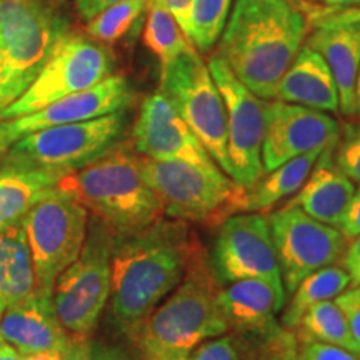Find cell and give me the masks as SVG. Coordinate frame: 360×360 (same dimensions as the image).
I'll return each instance as SVG.
<instances>
[{
	"instance_id": "74e56055",
	"label": "cell",
	"mask_w": 360,
	"mask_h": 360,
	"mask_svg": "<svg viewBox=\"0 0 360 360\" xmlns=\"http://www.w3.org/2000/svg\"><path fill=\"white\" fill-rule=\"evenodd\" d=\"M154 2L164 7L169 13H172V17L177 20L180 29L184 30V34H186V37H187L193 0H154Z\"/></svg>"
},
{
	"instance_id": "f6af8a7d",
	"label": "cell",
	"mask_w": 360,
	"mask_h": 360,
	"mask_svg": "<svg viewBox=\"0 0 360 360\" xmlns=\"http://www.w3.org/2000/svg\"><path fill=\"white\" fill-rule=\"evenodd\" d=\"M164 360H191L188 355H182V357H170V359H164Z\"/></svg>"
},
{
	"instance_id": "8d00e7d4",
	"label": "cell",
	"mask_w": 360,
	"mask_h": 360,
	"mask_svg": "<svg viewBox=\"0 0 360 360\" xmlns=\"http://www.w3.org/2000/svg\"><path fill=\"white\" fill-rule=\"evenodd\" d=\"M342 236L345 240H354L355 237L360 236V184L359 188H355L352 200L342 217L339 227Z\"/></svg>"
},
{
	"instance_id": "7402d4cb",
	"label": "cell",
	"mask_w": 360,
	"mask_h": 360,
	"mask_svg": "<svg viewBox=\"0 0 360 360\" xmlns=\"http://www.w3.org/2000/svg\"><path fill=\"white\" fill-rule=\"evenodd\" d=\"M276 101L322 112H339V89L327 62L307 44L300 47L277 87Z\"/></svg>"
},
{
	"instance_id": "d590c367",
	"label": "cell",
	"mask_w": 360,
	"mask_h": 360,
	"mask_svg": "<svg viewBox=\"0 0 360 360\" xmlns=\"http://www.w3.org/2000/svg\"><path fill=\"white\" fill-rule=\"evenodd\" d=\"M302 360H360V355L344 347L317 340H299Z\"/></svg>"
},
{
	"instance_id": "ba28073f",
	"label": "cell",
	"mask_w": 360,
	"mask_h": 360,
	"mask_svg": "<svg viewBox=\"0 0 360 360\" xmlns=\"http://www.w3.org/2000/svg\"><path fill=\"white\" fill-rule=\"evenodd\" d=\"M114 240V233L94 219L79 257L56 281L53 312L72 337H89L109 302Z\"/></svg>"
},
{
	"instance_id": "5b68a950",
	"label": "cell",
	"mask_w": 360,
	"mask_h": 360,
	"mask_svg": "<svg viewBox=\"0 0 360 360\" xmlns=\"http://www.w3.org/2000/svg\"><path fill=\"white\" fill-rule=\"evenodd\" d=\"M69 32L57 0H0V109L25 92Z\"/></svg>"
},
{
	"instance_id": "6da1fadb",
	"label": "cell",
	"mask_w": 360,
	"mask_h": 360,
	"mask_svg": "<svg viewBox=\"0 0 360 360\" xmlns=\"http://www.w3.org/2000/svg\"><path fill=\"white\" fill-rule=\"evenodd\" d=\"M200 245L179 219H159L150 227L115 237L112 249L110 317L130 339L157 305L182 281Z\"/></svg>"
},
{
	"instance_id": "4316f807",
	"label": "cell",
	"mask_w": 360,
	"mask_h": 360,
	"mask_svg": "<svg viewBox=\"0 0 360 360\" xmlns=\"http://www.w3.org/2000/svg\"><path fill=\"white\" fill-rule=\"evenodd\" d=\"M292 332L297 340H317L357 354L345 315L334 300H323L309 307Z\"/></svg>"
},
{
	"instance_id": "e0dca14e",
	"label": "cell",
	"mask_w": 360,
	"mask_h": 360,
	"mask_svg": "<svg viewBox=\"0 0 360 360\" xmlns=\"http://www.w3.org/2000/svg\"><path fill=\"white\" fill-rule=\"evenodd\" d=\"M307 45L327 62L339 89L340 112L355 115V82L360 69V7H323L307 15Z\"/></svg>"
},
{
	"instance_id": "30bf717a",
	"label": "cell",
	"mask_w": 360,
	"mask_h": 360,
	"mask_svg": "<svg viewBox=\"0 0 360 360\" xmlns=\"http://www.w3.org/2000/svg\"><path fill=\"white\" fill-rule=\"evenodd\" d=\"M114 64L105 44L70 30L58 40L25 92L0 109V120L32 114L58 98L92 87L114 74Z\"/></svg>"
},
{
	"instance_id": "4dcf8cb0",
	"label": "cell",
	"mask_w": 360,
	"mask_h": 360,
	"mask_svg": "<svg viewBox=\"0 0 360 360\" xmlns=\"http://www.w3.org/2000/svg\"><path fill=\"white\" fill-rule=\"evenodd\" d=\"M257 342H252L245 337L224 334L209 339L188 355L191 360H257L259 355Z\"/></svg>"
},
{
	"instance_id": "1f68e13d",
	"label": "cell",
	"mask_w": 360,
	"mask_h": 360,
	"mask_svg": "<svg viewBox=\"0 0 360 360\" xmlns=\"http://www.w3.org/2000/svg\"><path fill=\"white\" fill-rule=\"evenodd\" d=\"M62 360H137L119 345L92 340L89 337H72L62 352Z\"/></svg>"
},
{
	"instance_id": "d4e9b609",
	"label": "cell",
	"mask_w": 360,
	"mask_h": 360,
	"mask_svg": "<svg viewBox=\"0 0 360 360\" xmlns=\"http://www.w3.org/2000/svg\"><path fill=\"white\" fill-rule=\"evenodd\" d=\"M319 155H321L319 150L307 152L287 160L285 164L278 165L270 172H265L254 186L247 188L244 212L264 214L277 202L299 192Z\"/></svg>"
},
{
	"instance_id": "484cf974",
	"label": "cell",
	"mask_w": 360,
	"mask_h": 360,
	"mask_svg": "<svg viewBox=\"0 0 360 360\" xmlns=\"http://www.w3.org/2000/svg\"><path fill=\"white\" fill-rule=\"evenodd\" d=\"M350 283H352L350 276L344 267H337L332 264L315 270L292 292L294 297H292L289 307L282 314L281 326L287 330H294L305 310L317 302L335 299L347 289Z\"/></svg>"
},
{
	"instance_id": "f35d334b",
	"label": "cell",
	"mask_w": 360,
	"mask_h": 360,
	"mask_svg": "<svg viewBox=\"0 0 360 360\" xmlns=\"http://www.w3.org/2000/svg\"><path fill=\"white\" fill-rule=\"evenodd\" d=\"M342 267L350 276V282L360 285V236L350 240V245L342 255Z\"/></svg>"
},
{
	"instance_id": "f1b7e54d",
	"label": "cell",
	"mask_w": 360,
	"mask_h": 360,
	"mask_svg": "<svg viewBox=\"0 0 360 360\" xmlns=\"http://www.w3.org/2000/svg\"><path fill=\"white\" fill-rule=\"evenodd\" d=\"M232 4L233 0H193L187 39L197 52H209L219 42Z\"/></svg>"
},
{
	"instance_id": "83f0119b",
	"label": "cell",
	"mask_w": 360,
	"mask_h": 360,
	"mask_svg": "<svg viewBox=\"0 0 360 360\" xmlns=\"http://www.w3.org/2000/svg\"><path fill=\"white\" fill-rule=\"evenodd\" d=\"M147 11L148 17L143 30V44L159 58L160 65L169 64L184 52L191 51L192 45L172 13H169L154 0H148Z\"/></svg>"
},
{
	"instance_id": "44dd1931",
	"label": "cell",
	"mask_w": 360,
	"mask_h": 360,
	"mask_svg": "<svg viewBox=\"0 0 360 360\" xmlns=\"http://www.w3.org/2000/svg\"><path fill=\"white\" fill-rule=\"evenodd\" d=\"M334 150L335 147H330L321 152L307 180L289 204L300 207L305 214L319 222L339 227L354 197L355 186L337 167Z\"/></svg>"
},
{
	"instance_id": "ab89813d",
	"label": "cell",
	"mask_w": 360,
	"mask_h": 360,
	"mask_svg": "<svg viewBox=\"0 0 360 360\" xmlns=\"http://www.w3.org/2000/svg\"><path fill=\"white\" fill-rule=\"evenodd\" d=\"M74 2L75 12H77L79 19L89 22L90 19L101 13L103 8L114 6V4L124 2V0H72Z\"/></svg>"
},
{
	"instance_id": "277c9868",
	"label": "cell",
	"mask_w": 360,
	"mask_h": 360,
	"mask_svg": "<svg viewBox=\"0 0 360 360\" xmlns=\"http://www.w3.org/2000/svg\"><path fill=\"white\" fill-rule=\"evenodd\" d=\"M57 191L74 197L115 237L143 231L164 215L132 142L120 141L90 164L65 174Z\"/></svg>"
},
{
	"instance_id": "836d02e7",
	"label": "cell",
	"mask_w": 360,
	"mask_h": 360,
	"mask_svg": "<svg viewBox=\"0 0 360 360\" xmlns=\"http://www.w3.org/2000/svg\"><path fill=\"white\" fill-rule=\"evenodd\" d=\"M257 360H302L299 352V340L295 334L282 328L272 339L259 345Z\"/></svg>"
},
{
	"instance_id": "7bdbcfd3",
	"label": "cell",
	"mask_w": 360,
	"mask_h": 360,
	"mask_svg": "<svg viewBox=\"0 0 360 360\" xmlns=\"http://www.w3.org/2000/svg\"><path fill=\"white\" fill-rule=\"evenodd\" d=\"M327 7H360V0H323Z\"/></svg>"
},
{
	"instance_id": "ee69618b",
	"label": "cell",
	"mask_w": 360,
	"mask_h": 360,
	"mask_svg": "<svg viewBox=\"0 0 360 360\" xmlns=\"http://www.w3.org/2000/svg\"><path fill=\"white\" fill-rule=\"evenodd\" d=\"M355 115H359V129H360V69L357 74V82H355Z\"/></svg>"
},
{
	"instance_id": "3957f363",
	"label": "cell",
	"mask_w": 360,
	"mask_h": 360,
	"mask_svg": "<svg viewBox=\"0 0 360 360\" xmlns=\"http://www.w3.org/2000/svg\"><path fill=\"white\" fill-rule=\"evenodd\" d=\"M222 283L202 244L188 260L182 281L157 305L132 339L143 360L191 355L202 342L229 332L220 307Z\"/></svg>"
},
{
	"instance_id": "4fadbf2b",
	"label": "cell",
	"mask_w": 360,
	"mask_h": 360,
	"mask_svg": "<svg viewBox=\"0 0 360 360\" xmlns=\"http://www.w3.org/2000/svg\"><path fill=\"white\" fill-rule=\"evenodd\" d=\"M269 225L287 292H294L315 270L335 264L347 244L339 229L319 222L294 204L270 214Z\"/></svg>"
},
{
	"instance_id": "f546056e",
	"label": "cell",
	"mask_w": 360,
	"mask_h": 360,
	"mask_svg": "<svg viewBox=\"0 0 360 360\" xmlns=\"http://www.w3.org/2000/svg\"><path fill=\"white\" fill-rule=\"evenodd\" d=\"M147 7L148 0H124L114 4L85 22V34L105 45L114 44L134 29Z\"/></svg>"
},
{
	"instance_id": "2e32d148",
	"label": "cell",
	"mask_w": 360,
	"mask_h": 360,
	"mask_svg": "<svg viewBox=\"0 0 360 360\" xmlns=\"http://www.w3.org/2000/svg\"><path fill=\"white\" fill-rule=\"evenodd\" d=\"M339 141V124L327 112L274 98L272 102H267L265 110L264 174L297 155L337 147Z\"/></svg>"
},
{
	"instance_id": "52a82bcc",
	"label": "cell",
	"mask_w": 360,
	"mask_h": 360,
	"mask_svg": "<svg viewBox=\"0 0 360 360\" xmlns=\"http://www.w3.org/2000/svg\"><path fill=\"white\" fill-rule=\"evenodd\" d=\"M127 122V110H119L85 122L37 130L13 142L0 155V160L2 165L44 169L65 175L90 164L122 141Z\"/></svg>"
},
{
	"instance_id": "7a4b0ae2",
	"label": "cell",
	"mask_w": 360,
	"mask_h": 360,
	"mask_svg": "<svg viewBox=\"0 0 360 360\" xmlns=\"http://www.w3.org/2000/svg\"><path fill=\"white\" fill-rule=\"evenodd\" d=\"M309 30L294 0H233L217 56L252 94L272 101Z\"/></svg>"
},
{
	"instance_id": "8992f818",
	"label": "cell",
	"mask_w": 360,
	"mask_h": 360,
	"mask_svg": "<svg viewBox=\"0 0 360 360\" xmlns=\"http://www.w3.org/2000/svg\"><path fill=\"white\" fill-rule=\"evenodd\" d=\"M142 170L169 217L217 227L237 212H244L247 188L229 179L217 164L142 157Z\"/></svg>"
},
{
	"instance_id": "9c48e42d",
	"label": "cell",
	"mask_w": 360,
	"mask_h": 360,
	"mask_svg": "<svg viewBox=\"0 0 360 360\" xmlns=\"http://www.w3.org/2000/svg\"><path fill=\"white\" fill-rule=\"evenodd\" d=\"M160 92L170 98L212 160L231 177L224 98L210 75L209 65L195 49L192 47L162 65Z\"/></svg>"
},
{
	"instance_id": "bcb514c9",
	"label": "cell",
	"mask_w": 360,
	"mask_h": 360,
	"mask_svg": "<svg viewBox=\"0 0 360 360\" xmlns=\"http://www.w3.org/2000/svg\"><path fill=\"white\" fill-rule=\"evenodd\" d=\"M304 2H323V0H304Z\"/></svg>"
},
{
	"instance_id": "603a6c76",
	"label": "cell",
	"mask_w": 360,
	"mask_h": 360,
	"mask_svg": "<svg viewBox=\"0 0 360 360\" xmlns=\"http://www.w3.org/2000/svg\"><path fill=\"white\" fill-rule=\"evenodd\" d=\"M64 174L52 170L2 165L0 167V231L22 222L32 207L57 188Z\"/></svg>"
},
{
	"instance_id": "cb8c5ba5",
	"label": "cell",
	"mask_w": 360,
	"mask_h": 360,
	"mask_svg": "<svg viewBox=\"0 0 360 360\" xmlns=\"http://www.w3.org/2000/svg\"><path fill=\"white\" fill-rule=\"evenodd\" d=\"M35 292V272L22 222L0 231V317Z\"/></svg>"
},
{
	"instance_id": "8fae6325",
	"label": "cell",
	"mask_w": 360,
	"mask_h": 360,
	"mask_svg": "<svg viewBox=\"0 0 360 360\" xmlns=\"http://www.w3.org/2000/svg\"><path fill=\"white\" fill-rule=\"evenodd\" d=\"M87 224V209L57 188L39 200L22 219L32 255L37 294L52 297L58 276L82 250Z\"/></svg>"
},
{
	"instance_id": "60d3db41",
	"label": "cell",
	"mask_w": 360,
	"mask_h": 360,
	"mask_svg": "<svg viewBox=\"0 0 360 360\" xmlns=\"http://www.w3.org/2000/svg\"><path fill=\"white\" fill-rule=\"evenodd\" d=\"M20 360H62V350H44V352L24 354Z\"/></svg>"
},
{
	"instance_id": "d6986e66",
	"label": "cell",
	"mask_w": 360,
	"mask_h": 360,
	"mask_svg": "<svg viewBox=\"0 0 360 360\" xmlns=\"http://www.w3.org/2000/svg\"><path fill=\"white\" fill-rule=\"evenodd\" d=\"M220 307L229 330L252 342L272 339L282 330L277 314L285 304V287L269 278H242L222 285Z\"/></svg>"
},
{
	"instance_id": "ac0fdd59",
	"label": "cell",
	"mask_w": 360,
	"mask_h": 360,
	"mask_svg": "<svg viewBox=\"0 0 360 360\" xmlns=\"http://www.w3.org/2000/svg\"><path fill=\"white\" fill-rule=\"evenodd\" d=\"M132 146L137 154L152 160L215 164L170 98L160 90L142 102L132 130Z\"/></svg>"
},
{
	"instance_id": "5bb4252c",
	"label": "cell",
	"mask_w": 360,
	"mask_h": 360,
	"mask_svg": "<svg viewBox=\"0 0 360 360\" xmlns=\"http://www.w3.org/2000/svg\"><path fill=\"white\" fill-rule=\"evenodd\" d=\"M209 260L222 285L242 278L282 282L269 219L259 212H244L224 220Z\"/></svg>"
},
{
	"instance_id": "b9f144b4",
	"label": "cell",
	"mask_w": 360,
	"mask_h": 360,
	"mask_svg": "<svg viewBox=\"0 0 360 360\" xmlns=\"http://www.w3.org/2000/svg\"><path fill=\"white\" fill-rule=\"evenodd\" d=\"M20 355L12 345L0 342V360H20Z\"/></svg>"
},
{
	"instance_id": "d6a6232c",
	"label": "cell",
	"mask_w": 360,
	"mask_h": 360,
	"mask_svg": "<svg viewBox=\"0 0 360 360\" xmlns=\"http://www.w3.org/2000/svg\"><path fill=\"white\" fill-rule=\"evenodd\" d=\"M334 160L340 172L360 184V129L347 127L334 150Z\"/></svg>"
},
{
	"instance_id": "ffe728a7",
	"label": "cell",
	"mask_w": 360,
	"mask_h": 360,
	"mask_svg": "<svg viewBox=\"0 0 360 360\" xmlns=\"http://www.w3.org/2000/svg\"><path fill=\"white\" fill-rule=\"evenodd\" d=\"M70 339L53 312L51 297L37 292L12 304L0 317V342L22 355L44 350L64 352Z\"/></svg>"
},
{
	"instance_id": "9a60e30c",
	"label": "cell",
	"mask_w": 360,
	"mask_h": 360,
	"mask_svg": "<svg viewBox=\"0 0 360 360\" xmlns=\"http://www.w3.org/2000/svg\"><path fill=\"white\" fill-rule=\"evenodd\" d=\"M134 101L135 92L129 80L124 75L112 74L102 82L58 98L32 114L0 120V155L27 134L127 110L132 107Z\"/></svg>"
},
{
	"instance_id": "7c38bea8",
	"label": "cell",
	"mask_w": 360,
	"mask_h": 360,
	"mask_svg": "<svg viewBox=\"0 0 360 360\" xmlns=\"http://www.w3.org/2000/svg\"><path fill=\"white\" fill-rule=\"evenodd\" d=\"M207 65L224 98L231 179L250 188L264 175L262 142L267 101L252 94L217 53L209 58Z\"/></svg>"
},
{
	"instance_id": "e575fe53",
	"label": "cell",
	"mask_w": 360,
	"mask_h": 360,
	"mask_svg": "<svg viewBox=\"0 0 360 360\" xmlns=\"http://www.w3.org/2000/svg\"><path fill=\"white\" fill-rule=\"evenodd\" d=\"M334 302L339 305L345 315L349 332L352 335L355 347H357V354L360 355V285H355L350 290H344L335 297Z\"/></svg>"
}]
</instances>
